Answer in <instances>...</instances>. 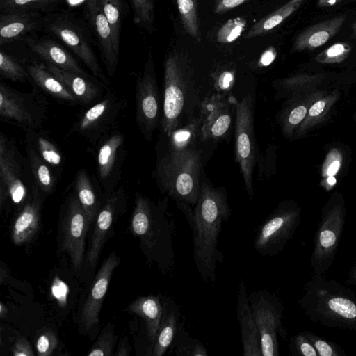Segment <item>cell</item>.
Masks as SVG:
<instances>
[{
    "label": "cell",
    "instance_id": "cell-34",
    "mask_svg": "<svg viewBox=\"0 0 356 356\" xmlns=\"http://www.w3.org/2000/svg\"><path fill=\"white\" fill-rule=\"evenodd\" d=\"M200 118H191L179 129L175 130L170 135L165 136L167 146L174 149H181L194 147L197 136L200 138Z\"/></svg>",
    "mask_w": 356,
    "mask_h": 356
},
{
    "label": "cell",
    "instance_id": "cell-41",
    "mask_svg": "<svg viewBox=\"0 0 356 356\" xmlns=\"http://www.w3.org/2000/svg\"><path fill=\"white\" fill-rule=\"evenodd\" d=\"M104 11L109 22L115 51L119 56V42L121 28L120 0H103Z\"/></svg>",
    "mask_w": 356,
    "mask_h": 356
},
{
    "label": "cell",
    "instance_id": "cell-4",
    "mask_svg": "<svg viewBox=\"0 0 356 356\" xmlns=\"http://www.w3.org/2000/svg\"><path fill=\"white\" fill-rule=\"evenodd\" d=\"M193 70L186 55L170 51L164 65L163 102L161 127L165 136L182 125L191 95L195 92Z\"/></svg>",
    "mask_w": 356,
    "mask_h": 356
},
{
    "label": "cell",
    "instance_id": "cell-20",
    "mask_svg": "<svg viewBox=\"0 0 356 356\" xmlns=\"http://www.w3.org/2000/svg\"><path fill=\"white\" fill-rule=\"evenodd\" d=\"M162 315L152 356H163L170 347L179 327L184 323L182 313L172 297L161 296Z\"/></svg>",
    "mask_w": 356,
    "mask_h": 356
},
{
    "label": "cell",
    "instance_id": "cell-2",
    "mask_svg": "<svg viewBox=\"0 0 356 356\" xmlns=\"http://www.w3.org/2000/svg\"><path fill=\"white\" fill-rule=\"evenodd\" d=\"M298 302L316 323L356 331V293L341 282L314 274L305 284Z\"/></svg>",
    "mask_w": 356,
    "mask_h": 356
},
{
    "label": "cell",
    "instance_id": "cell-49",
    "mask_svg": "<svg viewBox=\"0 0 356 356\" xmlns=\"http://www.w3.org/2000/svg\"><path fill=\"white\" fill-rule=\"evenodd\" d=\"M58 345L56 334L51 330H47L40 334L36 341V351L38 355L49 356L52 354Z\"/></svg>",
    "mask_w": 356,
    "mask_h": 356
},
{
    "label": "cell",
    "instance_id": "cell-38",
    "mask_svg": "<svg viewBox=\"0 0 356 356\" xmlns=\"http://www.w3.org/2000/svg\"><path fill=\"white\" fill-rule=\"evenodd\" d=\"M323 74H298L282 79L275 82L274 86L279 94H291L295 95L304 92V90L315 86L322 81Z\"/></svg>",
    "mask_w": 356,
    "mask_h": 356
},
{
    "label": "cell",
    "instance_id": "cell-28",
    "mask_svg": "<svg viewBox=\"0 0 356 356\" xmlns=\"http://www.w3.org/2000/svg\"><path fill=\"white\" fill-rule=\"evenodd\" d=\"M27 71L33 81L54 97L72 105L79 102L72 92L47 68L33 64L27 67Z\"/></svg>",
    "mask_w": 356,
    "mask_h": 356
},
{
    "label": "cell",
    "instance_id": "cell-14",
    "mask_svg": "<svg viewBox=\"0 0 356 356\" xmlns=\"http://www.w3.org/2000/svg\"><path fill=\"white\" fill-rule=\"evenodd\" d=\"M49 29L80 58L95 76L104 85H108V80L95 53L77 28L70 23L57 21L51 24Z\"/></svg>",
    "mask_w": 356,
    "mask_h": 356
},
{
    "label": "cell",
    "instance_id": "cell-43",
    "mask_svg": "<svg viewBox=\"0 0 356 356\" xmlns=\"http://www.w3.org/2000/svg\"><path fill=\"white\" fill-rule=\"evenodd\" d=\"M0 74L13 81H24L29 75L27 70L3 51L0 52Z\"/></svg>",
    "mask_w": 356,
    "mask_h": 356
},
{
    "label": "cell",
    "instance_id": "cell-1",
    "mask_svg": "<svg viewBox=\"0 0 356 356\" xmlns=\"http://www.w3.org/2000/svg\"><path fill=\"white\" fill-rule=\"evenodd\" d=\"M177 207L192 230L193 259L197 273L205 283H213L217 264L224 263L223 253L218 248V238L222 223L227 222L232 214L226 190L207 181L200 182L197 204Z\"/></svg>",
    "mask_w": 356,
    "mask_h": 356
},
{
    "label": "cell",
    "instance_id": "cell-7",
    "mask_svg": "<svg viewBox=\"0 0 356 356\" xmlns=\"http://www.w3.org/2000/svg\"><path fill=\"white\" fill-rule=\"evenodd\" d=\"M248 298L261 337L262 356H279L278 336L284 341L288 339L282 325L284 307L282 301L266 289L248 293Z\"/></svg>",
    "mask_w": 356,
    "mask_h": 356
},
{
    "label": "cell",
    "instance_id": "cell-32",
    "mask_svg": "<svg viewBox=\"0 0 356 356\" xmlns=\"http://www.w3.org/2000/svg\"><path fill=\"white\" fill-rule=\"evenodd\" d=\"M26 149L31 169L38 186L43 192H51L55 181L47 163L43 160L31 143L27 142Z\"/></svg>",
    "mask_w": 356,
    "mask_h": 356
},
{
    "label": "cell",
    "instance_id": "cell-8",
    "mask_svg": "<svg viewBox=\"0 0 356 356\" xmlns=\"http://www.w3.org/2000/svg\"><path fill=\"white\" fill-rule=\"evenodd\" d=\"M235 154L249 197L254 195L252 175L257 160L254 134V97L245 96L236 100Z\"/></svg>",
    "mask_w": 356,
    "mask_h": 356
},
{
    "label": "cell",
    "instance_id": "cell-47",
    "mask_svg": "<svg viewBox=\"0 0 356 356\" xmlns=\"http://www.w3.org/2000/svg\"><path fill=\"white\" fill-rule=\"evenodd\" d=\"M312 343L318 356H346L345 350L337 343L327 340L312 332L304 331Z\"/></svg>",
    "mask_w": 356,
    "mask_h": 356
},
{
    "label": "cell",
    "instance_id": "cell-51",
    "mask_svg": "<svg viewBox=\"0 0 356 356\" xmlns=\"http://www.w3.org/2000/svg\"><path fill=\"white\" fill-rule=\"evenodd\" d=\"M15 356H33V352L29 342L24 337L16 339L12 349Z\"/></svg>",
    "mask_w": 356,
    "mask_h": 356
},
{
    "label": "cell",
    "instance_id": "cell-61",
    "mask_svg": "<svg viewBox=\"0 0 356 356\" xmlns=\"http://www.w3.org/2000/svg\"><path fill=\"white\" fill-rule=\"evenodd\" d=\"M353 120L356 122V111L355 112V113L353 115Z\"/></svg>",
    "mask_w": 356,
    "mask_h": 356
},
{
    "label": "cell",
    "instance_id": "cell-12",
    "mask_svg": "<svg viewBox=\"0 0 356 356\" xmlns=\"http://www.w3.org/2000/svg\"><path fill=\"white\" fill-rule=\"evenodd\" d=\"M232 97L216 93L205 98L200 106V139L203 142L218 140L229 132L232 122Z\"/></svg>",
    "mask_w": 356,
    "mask_h": 356
},
{
    "label": "cell",
    "instance_id": "cell-13",
    "mask_svg": "<svg viewBox=\"0 0 356 356\" xmlns=\"http://www.w3.org/2000/svg\"><path fill=\"white\" fill-rule=\"evenodd\" d=\"M119 262L120 259L118 256L114 252L111 253L104 260L95 278L81 314V323L86 330L91 329L99 323L102 305L113 270Z\"/></svg>",
    "mask_w": 356,
    "mask_h": 356
},
{
    "label": "cell",
    "instance_id": "cell-46",
    "mask_svg": "<svg viewBox=\"0 0 356 356\" xmlns=\"http://www.w3.org/2000/svg\"><path fill=\"white\" fill-rule=\"evenodd\" d=\"M33 145L46 163L54 166L60 165L62 155L56 146L49 140L42 136H37Z\"/></svg>",
    "mask_w": 356,
    "mask_h": 356
},
{
    "label": "cell",
    "instance_id": "cell-29",
    "mask_svg": "<svg viewBox=\"0 0 356 356\" xmlns=\"http://www.w3.org/2000/svg\"><path fill=\"white\" fill-rule=\"evenodd\" d=\"M303 2L304 0H290L257 22L245 33L244 38L250 39L267 34L296 12Z\"/></svg>",
    "mask_w": 356,
    "mask_h": 356
},
{
    "label": "cell",
    "instance_id": "cell-16",
    "mask_svg": "<svg viewBox=\"0 0 356 356\" xmlns=\"http://www.w3.org/2000/svg\"><path fill=\"white\" fill-rule=\"evenodd\" d=\"M120 102L107 95L84 111L74 124V129L83 136L95 139L111 124L120 109Z\"/></svg>",
    "mask_w": 356,
    "mask_h": 356
},
{
    "label": "cell",
    "instance_id": "cell-37",
    "mask_svg": "<svg viewBox=\"0 0 356 356\" xmlns=\"http://www.w3.org/2000/svg\"><path fill=\"white\" fill-rule=\"evenodd\" d=\"M185 31L195 40H202L197 0H176Z\"/></svg>",
    "mask_w": 356,
    "mask_h": 356
},
{
    "label": "cell",
    "instance_id": "cell-42",
    "mask_svg": "<svg viewBox=\"0 0 356 356\" xmlns=\"http://www.w3.org/2000/svg\"><path fill=\"white\" fill-rule=\"evenodd\" d=\"M247 21L238 17L227 20L218 29L216 40L222 44H228L236 40L245 29Z\"/></svg>",
    "mask_w": 356,
    "mask_h": 356
},
{
    "label": "cell",
    "instance_id": "cell-33",
    "mask_svg": "<svg viewBox=\"0 0 356 356\" xmlns=\"http://www.w3.org/2000/svg\"><path fill=\"white\" fill-rule=\"evenodd\" d=\"M338 98L337 92L318 97L309 107L307 114L296 129V136L305 135L312 127L323 120V118L328 113L334 103Z\"/></svg>",
    "mask_w": 356,
    "mask_h": 356
},
{
    "label": "cell",
    "instance_id": "cell-58",
    "mask_svg": "<svg viewBox=\"0 0 356 356\" xmlns=\"http://www.w3.org/2000/svg\"><path fill=\"white\" fill-rule=\"evenodd\" d=\"M8 309L5 305L3 302L0 304V316L1 318H5L7 316Z\"/></svg>",
    "mask_w": 356,
    "mask_h": 356
},
{
    "label": "cell",
    "instance_id": "cell-50",
    "mask_svg": "<svg viewBox=\"0 0 356 356\" xmlns=\"http://www.w3.org/2000/svg\"><path fill=\"white\" fill-rule=\"evenodd\" d=\"M67 286L58 277H55L51 286V293L60 306L66 305Z\"/></svg>",
    "mask_w": 356,
    "mask_h": 356
},
{
    "label": "cell",
    "instance_id": "cell-25",
    "mask_svg": "<svg viewBox=\"0 0 356 356\" xmlns=\"http://www.w3.org/2000/svg\"><path fill=\"white\" fill-rule=\"evenodd\" d=\"M46 68L66 86L81 104L90 103L100 94L99 88L88 77L60 69L50 63H47Z\"/></svg>",
    "mask_w": 356,
    "mask_h": 356
},
{
    "label": "cell",
    "instance_id": "cell-57",
    "mask_svg": "<svg viewBox=\"0 0 356 356\" xmlns=\"http://www.w3.org/2000/svg\"><path fill=\"white\" fill-rule=\"evenodd\" d=\"M342 0H318V6L321 8L330 7L340 3Z\"/></svg>",
    "mask_w": 356,
    "mask_h": 356
},
{
    "label": "cell",
    "instance_id": "cell-54",
    "mask_svg": "<svg viewBox=\"0 0 356 356\" xmlns=\"http://www.w3.org/2000/svg\"><path fill=\"white\" fill-rule=\"evenodd\" d=\"M277 57V51L274 47H268L261 55L259 60V66H268L271 64Z\"/></svg>",
    "mask_w": 356,
    "mask_h": 356
},
{
    "label": "cell",
    "instance_id": "cell-55",
    "mask_svg": "<svg viewBox=\"0 0 356 356\" xmlns=\"http://www.w3.org/2000/svg\"><path fill=\"white\" fill-rule=\"evenodd\" d=\"M129 355V346L127 341L124 339L120 341L118 344L116 355L127 356Z\"/></svg>",
    "mask_w": 356,
    "mask_h": 356
},
{
    "label": "cell",
    "instance_id": "cell-60",
    "mask_svg": "<svg viewBox=\"0 0 356 356\" xmlns=\"http://www.w3.org/2000/svg\"><path fill=\"white\" fill-rule=\"evenodd\" d=\"M71 4H76L82 1L83 0H67Z\"/></svg>",
    "mask_w": 356,
    "mask_h": 356
},
{
    "label": "cell",
    "instance_id": "cell-44",
    "mask_svg": "<svg viewBox=\"0 0 356 356\" xmlns=\"http://www.w3.org/2000/svg\"><path fill=\"white\" fill-rule=\"evenodd\" d=\"M351 50L348 42H337L319 53L316 60L320 63H339L349 56Z\"/></svg>",
    "mask_w": 356,
    "mask_h": 356
},
{
    "label": "cell",
    "instance_id": "cell-52",
    "mask_svg": "<svg viewBox=\"0 0 356 356\" xmlns=\"http://www.w3.org/2000/svg\"><path fill=\"white\" fill-rule=\"evenodd\" d=\"M250 0H216L213 12L216 14L226 13Z\"/></svg>",
    "mask_w": 356,
    "mask_h": 356
},
{
    "label": "cell",
    "instance_id": "cell-22",
    "mask_svg": "<svg viewBox=\"0 0 356 356\" xmlns=\"http://www.w3.org/2000/svg\"><path fill=\"white\" fill-rule=\"evenodd\" d=\"M128 310L144 320L148 341L147 355H152L162 315L161 295L138 297L128 306Z\"/></svg>",
    "mask_w": 356,
    "mask_h": 356
},
{
    "label": "cell",
    "instance_id": "cell-59",
    "mask_svg": "<svg viewBox=\"0 0 356 356\" xmlns=\"http://www.w3.org/2000/svg\"><path fill=\"white\" fill-rule=\"evenodd\" d=\"M353 35L356 37V22L352 26Z\"/></svg>",
    "mask_w": 356,
    "mask_h": 356
},
{
    "label": "cell",
    "instance_id": "cell-31",
    "mask_svg": "<svg viewBox=\"0 0 356 356\" xmlns=\"http://www.w3.org/2000/svg\"><path fill=\"white\" fill-rule=\"evenodd\" d=\"M75 190L76 197L91 223L97 214L98 204L91 180L85 170H80L76 176Z\"/></svg>",
    "mask_w": 356,
    "mask_h": 356
},
{
    "label": "cell",
    "instance_id": "cell-48",
    "mask_svg": "<svg viewBox=\"0 0 356 356\" xmlns=\"http://www.w3.org/2000/svg\"><path fill=\"white\" fill-rule=\"evenodd\" d=\"M289 348L294 356H318L312 343L302 331L289 339Z\"/></svg>",
    "mask_w": 356,
    "mask_h": 356
},
{
    "label": "cell",
    "instance_id": "cell-9",
    "mask_svg": "<svg viewBox=\"0 0 356 356\" xmlns=\"http://www.w3.org/2000/svg\"><path fill=\"white\" fill-rule=\"evenodd\" d=\"M136 122L146 140L149 141L158 127L160 97L151 51L136 81Z\"/></svg>",
    "mask_w": 356,
    "mask_h": 356
},
{
    "label": "cell",
    "instance_id": "cell-45",
    "mask_svg": "<svg viewBox=\"0 0 356 356\" xmlns=\"http://www.w3.org/2000/svg\"><path fill=\"white\" fill-rule=\"evenodd\" d=\"M114 338L113 325L109 324L102 331L97 341L87 355L88 356H110L113 349Z\"/></svg>",
    "mask_w": 356,
    "mask_h": 356
},
{
    "label": "cell",
    "instance_id": "cell-39",
    "mask_svg": "<svg viewBox=\"0 0 356 356\" xmlns=\"http://www.w3.org/2000/svg\"><path fill=\"white\" fill-rule=\"evenodd\" d=\"M60 0H1L3 13H17L43 10L55 6Z\"/></svg>",
    "mask_w": 356,
    "mask_h": 356
},
{
    "label": "cell",
    "instance_id": "cell-30",
    "mask_svg": "<svg viewBox=\"0 0 356 356\" xmlns=\"http://www.w3.org/2000/svg\"><path fill=\"white\" fill-rule=\"evenodd\" d=\"M287 103L286 106L278 114V121L284 135L286 137H291L294 131L305 118L309 107V102L305 105L300 104L296 95Z\"/></svg>",
    "mask_w": 356,
    "mask_h": 356
},
{
    "label": "cell",
    "instance_id": "cell-10",
    "mask_svg": "<svg viewBox=\"0 0 356 356\" xmlns=\"http://www.w3.org/2000/svg\"><path fill=\"white\" fill-rule=\"evenodd\" d=\"M33 93L17 91L0 84V115L26 127H36L44 117V108Z\"/></svg>",
    "mask_w": 356,
    "mask_h": 356
},
{
    "label": "cell",
    "instance_id": "cell-3",
    "mask_svg": "<svg viewBox=\"0 0 356 356\" xmlns=\"http://www.w3.org/2000/svg\"><path fill=\"white\" fill-rule=\"evenodd\" d=\"M202 151L194 147L174 149L165 148L158 153L154 177L162 193L177 206L194 207L200 189Z\"/></svg>",
    "mask_w": 356,
    "mask_h": 356
},
{
    "label": "cell",
    "instance_id": "cell-11",
    "mask_svg": "<svg viewBox=\"0 0 356 356\" xmlns=\"http://www.w3.org/2000/svg\"><path fill=\"white\" fill-rule=\"evenodd\" d=\"M90 221L76 195L69 197L63 222V246L76 270L80 269Z\"/></svg>",
    "mask_w": 356,
    "mask_h": 356
},
{
    "label": "cell",
    "instance_id": "cell-18",
    "mask_svg": "<svg viewBox=\"0 0 356 356\" xmlns=\"http://www.w3.org/2000/svg\"><path fill=\"white\" fill-rule=\"evenodd\" d=\"M86 11L98 40L107 73L111 76L116 70L119 56L113 47L112 31L104 11L103 0H86Z\"/></svg>",
    "mask_w": 356,
    "mask_h": 356
},
{
    "label": "cell",
    "instance_id": "cell-17",
    "mask_svg": "<svg viewBox=\"0 0 356 356\" xmlns=\"http://www.w3.org/2000/svg\"><path fill=\"white\" fill-rule=\"evenodd\" d=\"M236 318L238 321L243 356H262L260 334L249 302L246 286L242 278L236 304Z\"/></svg>",
    "mask_w": 356,
    "mask_h": 356
},
{
    "label": "cell",
    "instance_id": "cell-56",
    "mask_svg": "<svg viewBox=\"0 0 356 356\" xmlns=\"http://www.w3.org/2000/svg\"><path fill=\"white\" fill-rule=\"evenodd\" d=\"M346 282L348 284L356 286V264H354L348 271Z\"/></svg>",
    "mask_w": 356,
    "mask_h": 356
},
{
    "label": "cell",
    "instance_id": "cell-19",
    "mask_svg": "<svg viewBox=\"0 0 356 356\" xmlns=\"http://www.w3.org/2000/svg\"><path fill=\"white\" fill-rule=\"evenodd\" d=\"M124 137L114 133L101 143L98 149L97 163L98 176L105 187L117 179L118 170L122 159Z\"/></svg>",
    "mask_w": 356,
    "mask_h": 356
},
{
    "label": "cell",
    "instance_id": "cell-53",
    "mask_svg": "<svg viewBox=\"0 0 356 356\" xmlns=\"http://www.w3.org/2000/svg\"><path fill=\"white\" fill-rule=\"evenodd\" d=\"M235 73L232 70H223L217 76L216 86L219 89H227L230 88L232 83L234 82Z\"/></svg>",
    "mask_w": 356,
    "mask_h": 356
},
{
    "label": "cell",
    "instance_id": "cell-5",
    "mask_svg": "<svg viewBox=\"0 0 356 356\" xmlns=\"http://www.w3.org/2000/svg\"><path fill=\"white\" fill-rule=\"evenodd\" d=\"M346 218L343 195L334 192L321 209L315 233L310 266L314 274L324 275L331 267L340 243Z\"/></svg>",
    "mask_w": 356,
    "mask_h": 356
},
{
    "label": "cell",
    "instance_id": "cell-40",
    "mask_svg": "<svg viewBox=\"0 0 356 356\" xmlns=\"http://www.w3.org/2000/svg\"><path fill=\"white\" fill-rule=\"evenodd\" d=\"M134 22L152 33L155 29L154 0H130Z\"/></svg>",
    "mask_w": 356,
    "mask_h": 356
},
{
    "label": "cell",
    "instance_id": "cell-35",
    "mask_svg": "<svg viewBox=\"0 0 356 356\" xmlns=\"http://www.w3.org/2000/svg\"><path fill=\"white\" fill-rule=\"evenodd\" d=\"M154 209V204L149 199L137 194L131 223L135 235L141 238L146 235L152 220Z\"/></svg>",
    "mask_w": 356,
    "mask_h": 356
},
{
    "label": "cell",
    "instance_id": "cell-21",
    "mask_svg": "<svg viewBox=\"0 0 356 356\" xmlns=\"http://www.w3.org/2000/svg\"><path fill=\"white\" fill-rule=\"evenodd\" d=\"M346 19V16L341 15L307 28L296 37L293 50H314L323 45L339 32Z\"/></svg>",
    "mask_w": 356,
    "mask_h": 356
},
{
    "label": "cell",
    "instance_id": "cell-26",
    "mask_svg": "<svg viewBox=\"0 0 356 356\" xmlns=\"http://www.w3.org/2000/svg\"><path fill=\"white\" fill-rule=\"evenodd\" d=\"M34 12L4 13L0 17V45L16 40L39 24Z\"/></svg>",
    "mask_w": 356,
    "mask_h": 356
},
{
    "label": "cell",
    "instance_id": "cell-36",
    "mask_svg": "<svg viewBox=\"0 0 356 356\" xmlns=\"http://www.w3.org/2000/svg\"><path fill=\"white\" fill-rule=\"evenodd\" d=\"M184 325L179 327L170 346V352L177 356H207L204 344L186 332Z\"/></svg>",
    "mask_w": 356,
    "mask_h": 356
},
{
    "label": "cell",
    "instance_id": "cell-23",
    "mask_svg": "<svg viewBox=\"0 0 356 356\" xmlns=\"http://www.w3.org/2000/svg\"><path fill=\"white\" fill-rule=\"evenodd\" d=\"M38 192V188L34 187L31 197L15 220L12 229V240L17 245L29 241L38 229L40 209V199Z\"/></svg>",
    "mask_w": 356,
    "mask_h": 356
},
{
    "label": "cell",
    "instance_id": "cell-15",
    "mask_svg": "<svg viewBox=\"0 0 356 356\" xmlns=\"http://www.w3.org/2000/svg\"><path fill=\"white\" fill-rule=\"evenodd\" d=\"M16 149L5 136H0V188L9 193L15 204L22 202L26 196L22 181V171L17 160Z\"/></svg>",
    "mask_w": 356,
    "mask_h": 356
},
{
    "label": "cell",
    "instance_id": "cell-6",
    "mask_svg": "<svg viewBox=\"0 0 356 356\" xmlns=\"http://www.w3.org/2000/svg\"><path fill=\"white\" fill-rule=\"evenodd\" d=\"M302 209L293 200L281 202L258 227L254 248L263 257L279 254L293 236L301 221Z\"/></svg>",
    "mask_w": 356,
    "mask_h": 356
},
{
    "label": "cell",
    "instance_id": "cell-27",
    "mask_svg": "<svg viewBox=\"0 0 356 356\" xmlns=\"http://www.w3.org/2000/svg\"><path fill=\"white\" fill-rule=\"evenodd\" d=\"M118 203V197L113 196L108 200L97 216L95 230L86 256V263L91 268L95 267L106 235L113 222V216Z\"/></svg>",
    "mask_w": 356,
    "mask_h": 356
},
{
    "label": "cell",
    "instance_id": "cell-24",
    "mask_svg": "<svg viewBox=\"0 0 356 356\" xmlns=\"http://www.w3.org/2000/svg\"><path fill=\"white\" fill-rule=\"evenodd\" d=\"M27 44L30 49L47 63L88 77L78 62L57 43L49 40H30Z\"/></svg>",
    "mask_w": 356,
    "mask_h": 356
}]
</instances>
